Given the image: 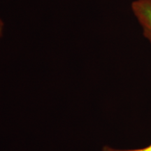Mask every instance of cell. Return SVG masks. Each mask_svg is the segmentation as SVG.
<instances>
[{
	"mask_svg": "<svg viewBox=\"0 0 151 151\" xmlns=\"http://www.w3.org/2000/svg\"><path fill=\"white\" fill-rule=\"evenodd\" d=\"M131 9L141 25L143 35L151 43V0H134Z\"/></svg>",
	"mask_w": 151,
	"mask_h": 151,
	"instance_id": "cell-1",
	"label": "cell"
},
{
	"mask_svg": "<svg viewBox=\"0 0 151 151\" xmlns=\"http://www.w3.org/2000/svg\"><path fill=\"white\" fill-rule=\"evenodd\" d=\"M101 151H151V143L149 146L142 148L138 149H128V150H120V149L113 148L109 146H104L102 148Z\"/></svg>",
	"mask_w": 151,
	"mask_h": 151,
	"instance_id": "cell-2",
	"label": "cell"
},
{
	"mask_svg": "<svg viewBox=\"0 0 151 151\" xmlns=\"http://www.w3.org/2000/svg\"><path fill=\"white\" fill-rule=\"evenodd\" d=\"M4 32V22L0 18V40L3 37Z\"/></svg>",
	"mask_w": 151,
	"mask_h": 151,
	"instance_id": "cell-3",
	"label": "cell"
}]
</instances>
